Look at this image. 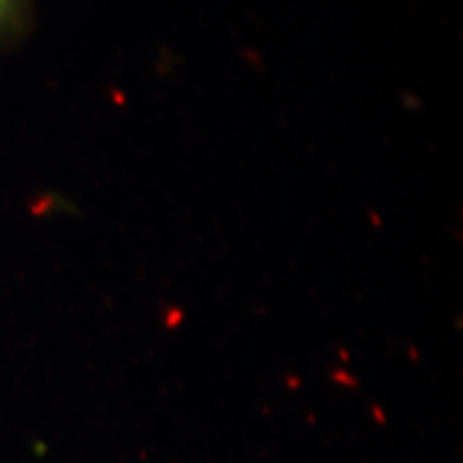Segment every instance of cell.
Here are the masks:
<instances>
[{
	"label": "cell",
	"instance_id": "6da1fadb",
	"mask_svg": "<svg viewBox=\"0 0 463 463\" xmlns=\"http://www.w3.org/2000/svg\"><path fill=\"white\" fill-rule=\"evenodd\" d=\"M36 0H0V52L16 47L33 24Z\"/></svg>",
	"mask_w": 463,
	"mask_h": 463
}]
</instances>
